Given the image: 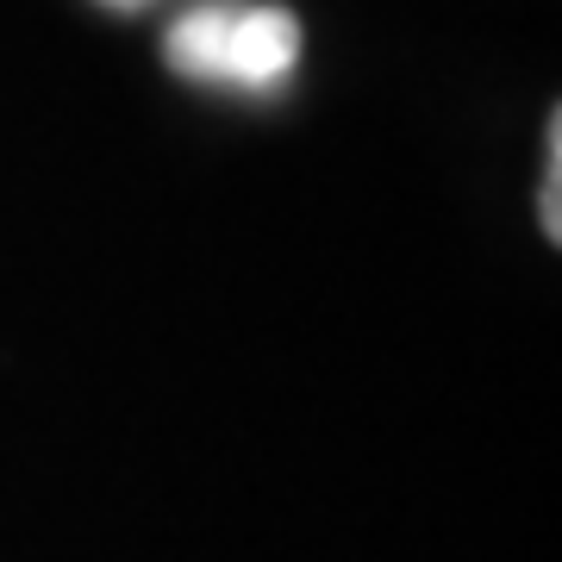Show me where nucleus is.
Listing matches in <instances>:
<instances>
[{"label":"nucleus","mask_w":562,"mask_h":562,"mask_svg":"<svg viewBox=\"0 0 562 562\" xmlns=\"http://www.w3.org/2000/svg\"><path fill=\"white\" fill-rule=\"evenodd\" d=\"M169 69L188 81H232V88H269L301 57V20L281 7H238L213 0L169 25L162 44Z\"/></svg>","instance_id":"nucleus-1"},{"label":"nucleus","mask_w":562,"mask_h":562,"mask_svg":"<svg viewBox=\"0 0 562 562\" xmlns=\"http://www.w3.org/2000/svg\"><path fill=\"white\" fill-rule=\"evenodd\" d=\"M106 7H144V0H106Z\"/></svg>","instance_id":"nucleus-2"}]
</instances>
